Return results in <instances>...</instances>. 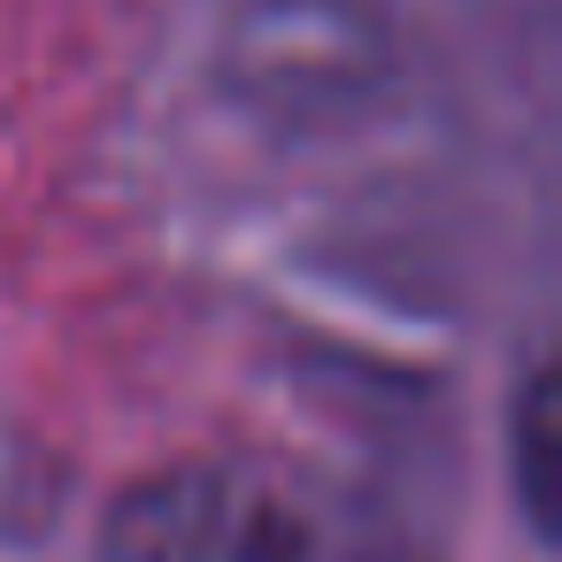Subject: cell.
<instances>
[{"instance_id": "cell-1", "label": "cell", "mask_w": 562, "mask_h": 562, "mask_svg": "<svg viewBox=\"0 0 562 562\" xmlns=\"http://www.w3.org/2000/svg\"><path fill=\"white\" fill-rule=\"evenodd\" d=\"M101 562H316V539L262 470L170 462L109 508Z\"/></svg>"}]
</instances>
